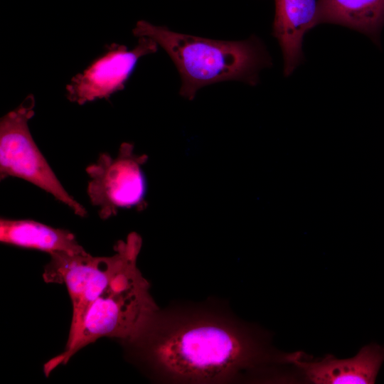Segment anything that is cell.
<instances>
[{"instance_id": "6da1fadb", "label": "cell", "mask_w": 384, "mask_h": 384, "mask_svg": "<svg viewBox=\"0 0 384 384\" xmlns=\"http://www.w3.org/2000/svg\"><path fill=\"white\" fill-rule=\"evenodd\" d=\"M121 343L132 363L164 383H233L284 364V353L270 346L265 331L214 299L159 308Z\"/></svg>"}, {"instance_id": "7a4b0ae2", "label": "cell", "mask_w": 384, "mask_h": 384, "mask_svg": "<svg viewBox=\"0 0 384 384\" xmlns=\"http://www.w3.org/2000/svg\"><path fill=\"white\" fill-rule=\"evenodd\" d=\"M137 37L154 41L169 55L181 77L180 95L192 100L201 87L238 80L250 85L259 82V73L272 65L261 40L252 36L239 41H217L171 31L148 21H137Z\"/></svg>"}, {"instance_id": "3957f363", "label": "cell", "mask_w": 384, "mask_h": 384, "mask_svg": "<svg viewBox=\"0 0 384 384\" xmlns=\"http://www.w3.org/2000/svg\"><path fill=\"white\" fill-rule=\"evenodd\" d=\"M133 254L85 312L78 333L67 341L65 350L43 366L48 376L66 364L79 350L107 337L121 343L134 337L160 308L150 293V284L142 275Z\"/></svg>"}, {"instance_id": "277c9868", "label": "cell", "mask_w": 384, "mask_h": 384, "mask_svg": "<svg viewBox=\"0 0 384 384\" xmlns=\"http://www.w3.org/2000/svg\"><path fill=\"white\" fill-rule=\"evenodd\" d=\"M142 239L136 233L114 245L112 256L96 257L86 251L79 253L55 252L45 266L46 282L65 285L73 306V315L68 341L76 335L86 311L128 259L139 252Z\"/></svg>"}, {"instance_id": "5b68a950", "label": "cell", "mask_w": 384, "mask_h": 384, "mask_svg": "<svg viewBox=\"0 0 384 384\" xmlns=\"http://www.w3.org/2000/svg\"><path fill=\"white\" fill-rule=\"evenodd\" d=\"M34 97L29 95L1 119V179L14 176L26 180L84 217L85 208L63 188L31 136L28 122L34 115Z\"/></svg>"}, {"instance_id": "8992f818", "label": "cell", "mask_w": 384, "mask_h": 384, "mask_svg": "<svg viewBox=\"0 0 384 384\" xmlns=\"http://www.w3.org/2000/svg\"><path fill=\"white\" fill-rule=\"evenodd\" d=\"M146 159L135 155L132 144L123 143L116 157L101 153L97 161L86 168L90 178L87 194L102 219L115 215L120 208L142 203L146 181L141 165Z\"/></svg>"}, {"instance_id": "52a82bcc", "label": "cell", "mask_w": 384, "mask_h": 384, "mask_svg": "<svg viewBox=\"0 0 384 384\" xmlns=\"http://www.w3.org/2000/svg\"><path fill=\"white\" fill-rule=\"evenodd\" d=\"M158 44L148 37H139L132 50L124 45L112 43L107 51L96 58L66 86L67 98L80 105L97 99L108 100L124 89L139 59L154 53Z\"/></svg>"}, {"instance_id": "ba28073f", "label": "cell", "mask_w": 384, "mask_h": 384, "mask_svg": "<svg viewBox=\"0 0 384 384\" xmlns=\"http://www.w3.org/2000/svg\"><path fill=\"white\" fill-rule=\"evenodd\" d=\"M287 364L294 365L306 381L315 384H373L384 361V347L370 343L349 358L327 355L311 359L303 352L287 353Z\"/></svg>"}, {"instance_id": "9c48e42d", "label": "cell", "mask_w": 384, "mask_h": 384, "mask_svg": "<svg viewBox=\"0 0 384 384\" xmlns=\"http://www.w3.org/2000/svg\"><path fill=\"white\" fill-rule=\"evenodd\" d=\"M318 0H275L272 34L281 48L284 74L290 75L303 60L304 34L316 26Z\"/></svg>"}, {"instance_id": "30bf717a", "label": "cell", "mask_w": 384, "mask_h": 384, "mask_svg": "<svg viewBox=\"0 0 384 384\" xmlns=\"http://www.w3.org/2000/svg\"><path fill=\"white\" fill-rule=\"evenodd\" d=\"M0 240L4 244L38 250L50 255L85 251L70 231L28 219L1 218Z\"/></svg>"}, {"instance_id": "8fae6325", "label": "cell", "mask_w": 384, "mask_h": 384, "mask_svg": "<svg viewBox=\"0 0 384 384\" xmlns=\"http://www.w3.org/2000/svg\"><path fill=\"white\" fill-rule=\"evenodd\" d=\"M316 25L334 23L368 36L380 44L384 26V0H318Z\"/></svg>"}]
</instances>
